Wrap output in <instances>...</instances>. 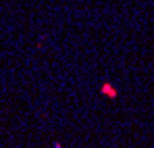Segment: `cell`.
Masks as SVG:
<instances>
[{
	"label": "cell",
	"mask_w": 154,
	"mask_h": 148,
	"mask_svg": "<svg viewBox=\"0 0 154 148\" xmlns=\"http://www.w3.org/2000/svg\"><path fill=\"white\" fill-rule=\"evenodd\" d=\"M102 94H106L108 98H117V90L110 83H102Z\"/></svg>",
	"instance_id": "obj_1"
}]
</instances>
